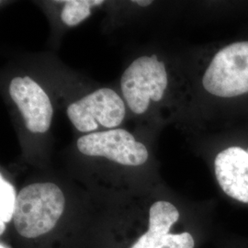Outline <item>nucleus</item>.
<instances>
[{
	"label": "nucleus",
	"instance_id": "f257e3e1",
	"mask_svg": "<svg viewBox=\"0 0 248 248\" xmlns=\"http://www.w3.org/2000/svg\"><path fill=\"white\" fill-rule=\"evenodd\" d=\"M62 189L52 182H36L18 192L13 224L18 234L32 239L51 232L64 211Z\"/></svg>",
	"mask_w": 248,
	"mask_h": 248
},
{
	"label": "nucleus",
	"instance_id": "f03ea898",
	"mask_svg": "<svg viewBox=\"0 0 248 248\" xmlns=\"http://www.w3.org/2000/svg\"><path fill=\"white\" fill-rule=\"evenodd\" d=\"M169 85L166 64L155 54L137 57L121 78L126 106L135 115H143L153 102L161 101Z\"/></svg>",
	"mask_w": 248,
	"mask_h": 248
},
{
	"label": "nucleus",
	"instance_id": "7ed1b4c3",
	"mask_svg": "<svg viewBox=\"0 0 248 248\" xmlns=\"http://www.w3.org/2000/svg\"><path fill=\"white\" fill-rule=\"evenodd\" d=\"M126 108L124 98L116 91L101 88L70 103L66 115L79 133L89 134L100 129H118L124 123Z\"/></svg>",
	"mask_w": 248,
	"mask_h": 248
},
{
	"label": "nucleus",
	"instance_id": "20e7f679",
	"mask_svg": "<svg viewBox=\"0 0 248 248\" xmlns=\"http://www.w3.org/2000/svg\"><path fill=\"white\" fill-rule=\"evenodd\" d=\"M210 94L232 98L248 93V42H238L215 54L202 78Z\"/></svg>",
	"mask_w": 248,
	"mask_h": 248
},
{
	"label": "nucleus",
	"instance_id": "39448f33",
	"mask_svg": "<svg viewBox=\"0 0 248 248\" xmlns=\"http://www.w3.org/2000/svg\"><path fill=\"white\" fill-rule=\"evenodd\" d=\"M77 147L84 155L104 157L126 167L142 166L149 158L144 143L121 128L84 134L78 139Z\"/></svg>",
	"mask_w": 248,
	"mask_h": 248
},
{
	"label": "nucleus",
	"instance_id": "423d86ee",
	"mask_svg": "<svg viewBox=\"0 0 248 248\" xmlns=\"http://www.w3.org/2000/svg\"><path fill=\"white\" fill-rule=\"evenodd\" d=\"M180 219V210L173 202H154L149 209L148 229L130 248H196L194 232L175 231Z\"/></svg>",
	"mask_w": 248,
	"mask_h": 248
},
{
	"label": "nucleus",
	"instance_id": "0eeeda50",
	"mask_svg": "<svg viewBox=\"0 0 248 248\" xmlns=\"http://www.w3.org/2000/svg\"><path fill=\"white\" fill-rule=\"evenodd\" d=\"M9 93L29 132L43 134L49 131L53 122V104L35 80L28 76L16 77L9 83Z\"/></svg>",
	"mask_w": 248,
	"mask_h": 248
},
{
	"label": "nucleus",
	"instance_id": "6e6552de",
	"mask_svg": "<svg viewBox=\"0 0 248 248\" xmlns=\"http://www.w3.org/2000/svg\"><path fill=\"white\" fill-rule=\"evenodd\" d=\"M214 175L223 193L248 205V153L238 146L221 151L213 162Z\"/></svg>",
	"mask_w": 248,
	"mask_h": 248
},
{
	"label": "nucleus",
	"instance_id": "1a4fd4ad",
	"mask_svg": "<svg viewBox=\"0 0 248 248\" xmlns=\"http://www.w3.org/2000/svg\"><path fill=\"white\" fill-rule=\"evenodd\" d=\"M63 7L61 11V19L64 25L78 26L90 17L94 7L101 6L102 0H67L62 1Z\"/></svg>",
	"mask_w": 248,
	"mask_h": 248
},
{
	"label": "nucleus",
	"instance_id": "9d476101",
	"mask_svg": "<svg viewBox=\"0 0 248 248\" xmlns=\"http://www.w3.org/2000/svg\"><path fill=\"white\" fill-rule=\"evenodd\" d=\"M18 194L15 187L1 175L0 177V233L2 234L6 224L13 220Z\"/></svg>",
	"mask_w": 248,
	"mask_h": 248
},
{
	"label": "nucleus",
	"instance_id": "9b49d317",
	"mask_svg": "<svg viewBox=\"0 0 248 248\" xmlns=\"http://www.w3.org/2000/svg\"><path fill=\"white\" fill-rule=\"evenodd\" d=\"M222 248H248V238L230 240V241L224 243V246Z\"/></svg>",
	"mask_w": 248,
	"mask_h": 248
},
{
	"label": "nucleus",
	"instance_id": "f8f14e48",
	"mask_svg": "<svg viewBox=\"0 0 248 248\" xmlns=\"http://www.w3.org/2000/svg\"><path fill=\"white\" fill-rule=\"evenodd\" d=\"M133 2L137 4L138 6H140V7H148L153 3V1H150V0H136V1H133Z\"/></svg>",
	"mask_w": 248,
	"mask_h": 248
},
{
	"label": "nucleus",
	"instance_id": "ddd939ff",
	"mask_svg": "<svg viewBox=\"0 0 248 248\" xmlns=\"http://www.w3.org/2000/svg\"><path fill=\"white\" fill-rule=\"evenodd\" d=\"M0 248H6V247H5V246H4V245H1V246H0Z\"/></svg>",
	"mask_w": 248,
	"mask_h": 248
},
{
	"label": "nucleus",
	"instance_id": "4468645a",
	"mask_svg": "<svg viewBox=\"0 0 248 248\" xmlns=\"http://www.w3.org/2000/svg\"><path fill=\"white\" fill-rule=\"evenodd\" d=\"M247 151H248V150H247Z\"/></svg>",
	"mask_w": 248,
	"mask_h": 248
}]
</instances>
